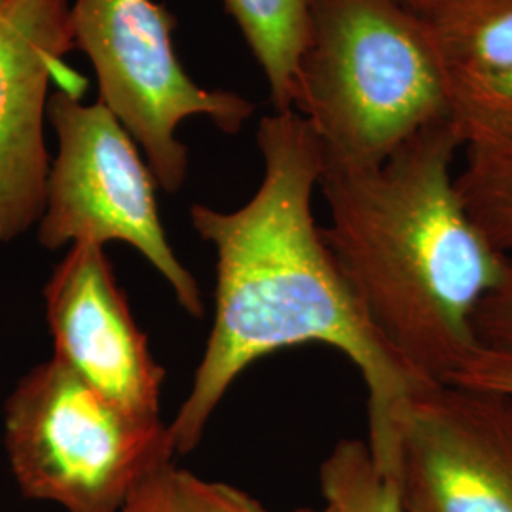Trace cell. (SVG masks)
<instances>
[{
	"label": "cell",
	"instance_id": "cell-20",
	"mask_svg": "<svg viewBox=\"0 0 512 512\" xmlns=\"http://www.w3.org/2000/svg\"><path fill=\"white\" fill-rule=\"evenodd\" d=\"M294 512H332V511H330L329 507H327V505H325V507H323V509H298V511H294Z\"/></svg>",
	"mask_w": 512,
	"mask_h": 512
},
{
	"label": "cell",
	"instance_id": "cell-19",
	"mask_svg": "<svg viewBox=\"0 0 512 512\" xmlns=\"http://www.w3.org/2000/svg\"><path fill=\"white\" fill-rule=\"evenodd\" d=\"M397 2H401L404 6H408L410 10H414V6L418 4V0H397Z\"/></svg>",
	"mask_w": 512,
	"mask_h": 512
},
{
	"label": "cell",
	"instance_id": "cell-13",
	"mask_svg": "<svg viewBox=\"0 0 512 512\" xmlns=\"http://www.w3.org/2000/svg\"><path fill=\"white\" fill-rule=\"evenodd\" d=\"M319 482L332 512H408L397 476L374 461L365 440H340L321 463Z\"/></svg>",
	"mask_w": 512,
	"mask_h": 512
},
{
	"label": "cell",
	"instance_id": "cell-2",
	"mask_svg": "<svg viewBox=\"0 0 512 512\" xmlns=\"http://www.w3.org/2000/svg\"><path fill=\"white\" fill-rule=\"evenodd\" d=\"M323 150V148H321ZM461 141L450 120L410 137L382 164L323 156V230L372 325L421 378H448L480 348L478 306L509 258L465 211L452 173Z\"/></svg>",
	"mask_w": 512,
	"mask_h": 512
},
{
	"label": "cell",
	"instance_id": "cell-18",
	"mask_svg": "<svg viewBox=\"0 0 512 512\" xmlns=\"http://www.w3.org/2000/svg\"><path fill=\"white\" fill-rule=\"evenodd\" d=\"M184 488L194 512H270L253 495L226 482L205 480L183 471Z\"/></svg>",
	"mask_w": 512,
	"mask_h": 512
},
{
	"label": "cell",
	"instance_id": "cell-9",
	"mask_svg": "<svg viewBox=\"0 0 512 512\" xmlns=\"http://www.w3.org/2000/svg\"><path fill=\"white\" fill-rule=\"evenodd\" d=\"M44 304L52 357L129 414L162 420L164 366L131 313L105 247H69L44 287Z\"/></svg>",
	"mask_w": 512,
	"mask_h": 512
},
{
	"label": "cell",
	"instance_id": "cell-7",
	"mask_svg": "<svg viewBox=\"0 0 512 512\" xmlns=\"http://www.w3.org/2000/svg\"><path fill=\"white\" fill-rule=\"evenodd\" d=\"M397 480L408 512H512V395L425 387L404 412Z\"/></svg>",
	"mask_w": 512,
	"mask_h": 512
},
{
	"label": "cell",
	"instance_id": "cell-14",
	"mask_svg": "<svg viewBox=\"0 0 512 512\" xmlns=\"http://www.w3.org/2000/svg\"><path fill=\"white\" fill-rule=\"evenodd\" d=\"M456 188L476 228L495 249L512 256V152L467 154Z\"/></svg>",
	"mask_w": 512,
	"mask_h": 512
},
{
	"label": "cell",
	"instance_id": "cell-11",
	"mask_svg": "<svg viewBox=\"0 0 512 512\" xmlns=\"http://www.w3.org/2000/svg\"><path fill=\"white\" fill-rule=\"evenodd\" d=\"M270 88L277 112L293 110L294 69L308 35L310 0H222Z\"/></svg>",
	"mask_w": 512,
	"mask_h": 512
},
{
	"label": "cell",
	"instance_id": "cell-5",
	"mask_svg": "<svg viewBox=\"0 0 512 512\" xmlns=\"http://www.w3.org/2000/svg\"><path fill=\"white\" fill-rule=\"evenodd\" d=\"M46 118L57 135L37 238L48 251L76 243H126L164 277L179 306L202 317L200 285L165 236L156 179L137 143L99 99L50 95Z\"/></svg>",
	"mask_w": 512,
	"mask_h": 512
},
{
	"label": "cell",
	"instance_id": "cell-8",
	"mask_svg": "<svg viewBox=\"0 0 512 512\" xmlns=\"http://www.w3.org/2000/svg\"><path fill=\"white\" fill-rule=\"evenodd\" d=\"M74 50L69 0L0 4V243L37 226L50 156L44 139L48 92L82 99L88 80L65 57Z\"/></svg>",
	"mask_w": 512,
	"mask_h": 512
},
{
	"label": "cell",
	"instance_id": "cell-10",
	"mask_svg": "<svg viewBox=\"0 0 512 512\" xmlns=\"http://www.w3.org/2000/svg\"><path fill=\"white\" fill-rule=\"evenodd\" d=\"M414 12L448 76L512 65V0H418Z\"/></svg>",
	"mask_w": 512,
	"mask_h": 512
},
{
	"label": "cell",
	"instance_id": "cell-3",
	"mask_svg": "<svg viewBox=\"0 0 512 512\" xmlns=\"http://www.w3.org/2000/svg\"><path fill=\"white\" fill-rule=\"evenodd\" d=\"M293 110L323 156L370 167L448 118V73L414 10L397 0H310Z\"/></svg>",
	"mask_w": 512,
	"mask_h": 512
},
{
	"label": "cell",
	"instance_id": "cell-6",
	"mask_svg": "<svg viewBox=\"0 0 512 512\" xmlns=\"http://www.w3.org/2000/svg\"><path fill=\"white\" fill-rule=\"evenodd\" d=\"M74 50L90 57L99 101L143 148L158 186L175 194L188 173V148L177 129L190 116H207L236 135L255 114L238 93L205 90L175 52L177 19L154 0H74Z\"/></svg>",
	"mask_w": 512,
	"mask_h": 512
},
{
	"label": "cell",
	"instance_id": "cell-21",
	"mask_svg": "<svg viewBox=\"0 0 512 512\" xmlns=\"http://www.w3.org/2000/svg\"><path fill=\"white\" fill-rule=\"evenodd\" d=\"M0 4H2V0H0Z\"/></svg>",
	"mask_w": 512,
	"mask_h": 512
},
{
	"label": "cell",
	"instance_id": "cell-4",
	"mask_svg": "<svg viewBox=\"0 0 512 512\" xmlns=\"http://www.w3.org/2000/svg\"><path fill=\"white\" fill-rule=\"evenodd\" d=\"M4 448L21 495L65 512H120L177 458L164 421L110 403L55 357L6 399Z\"/></svg>",
	"mask_w": 512,
	"mask_h": 512
},
{
	"label": "cell",
	"instance_id": "cell-1",
	"mask_svg": "<svg viewBox=\"0 0 512 512\" xmlns=\"http://www.w3.org/2000/svg\"><path fill=\"white\" fill-rule=\"evenodd\" d=\"M264 175L236 211L190 207L215 247V315L192 387L171 425L177 456L192 452L239 376L275 351L323 344L344 353L368 391V448L397 476L399 433L410 401L429 385L372 325L313 217L321 141L294 110L264 116L256 133Z\"/></svg>",
	"mask_w": 512,
	"mask_h": 512
},
{
	"label": "cell",
	"instance_id": "cell-16",
	"mask_svg": "<svg viewBox=\"0 0 512 512\" xmlns=\"http://www.w3.org/2000/svg\"><path fill=\"white\" fill-rule=\"evenodd\" d=\"M120 512H194L183 482V469L173 463L160 467L129 497Z\"/></svg>",
	"mask_w": 512,
	"mask_h": 512
},
{
	"label": "cell",
	"instance_id": "cell-12",
	"mask_svg": "<svg viewBox=\"0 0 512 512\" xmlns=\"http://www.w3.org/2000/svg\"><path fill=\"white\" fill-rule=\"evenodd\" d=\"M448 120L467 154H511L512 65L448 76Z\"/></svg>",
	"mask_w": 512,
	"mask_h": 512
},
{
	"label": "cell",
	"instance_id": "cell-17",
	"mask_svg": "<svg viewBox=\"0 0 512 512\" xmlns=\"http://www.w3.org/2000/svg\"><path fill=\"white\" fill-rule=\"evenodd\" d=\"M448 384L467 385L512 395V353L499 349L478 348L448 378Z\"/></svg>",
	"mask_w": 512,
	"mask_h": 512
},
{
	"label": "cell",
	"instance_id": "cell-15",
	"mask_svg": "<svg viewBox=\"0 0 512 512\" xmlns=\"http://www.w3.org/2000/svg\"><path fill=\"white\" fill-rule=\"evenodd\" d=\"M475 332L480 348L512 353V256L501 283L476 310Z\"/></svg>",
	"mask_w": 512,
	"mask_h": 512
}]
</instances>
